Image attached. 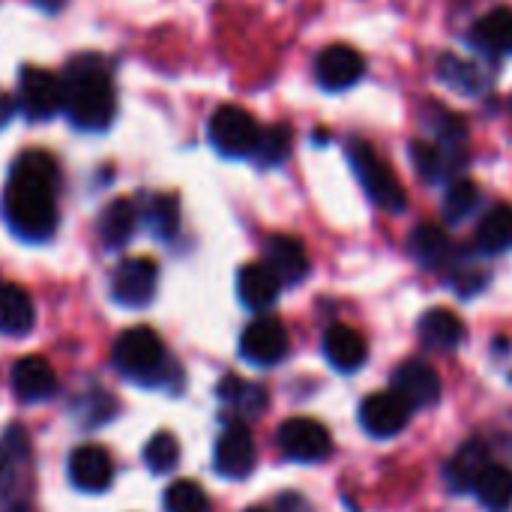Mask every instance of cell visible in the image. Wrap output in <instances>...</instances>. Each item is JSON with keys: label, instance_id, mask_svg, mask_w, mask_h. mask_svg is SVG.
<instances>
[{"label": "cell", "instance_id": "1", "mask_svg": "<svg viewBox=\"0 0 512 512\" xmlns=\"http://www.w3.org/2000/svg\"><path fill=\"white\" fill-rule=\"evenodd\" d=\"M3 219L27 243H45L57 231V162L42 150H27L12 162L3 189Z\"/></svg>", "mask_w": 512, "mask_h": 512}, {"label": "cell", "instance_id": "2", "mask_svg": "<svg viewBox=\"0 0 512 512\" xmlns=\"http://www.w3.org/2000/svg\"><path fill=\"white\" fill-rule=\"evenodd\" d=\"M63 111L84 132H102L111 126L117 99H114L111 69L99 54H78L66 63Z\"/></svg>", "mask_w": 512, "mask_h": 512}, {"label": "cell", "instance_id": "3", "mask_svg": "<svg viewBox=\"0 0 512 512\" xmlns=\"http://www.w3.org/2000/svg\"><path fill=\"white\" fill-rule=\"evenodd\" d=\"M165 345L150 327H132L114 342V366L141 384H165Z\"/></svg>", "mask_w": 512, "mask_h": 512}, {"label": "cell", "instance_id": "4", "mask_svg": "<svg viewBox=\"0 0 512 512\" xmlns=\"http://www.w3.org/2000/svg\"><path fill=\"white\" fill-rule=\"evenodd\" d=\"M351 156V168L360 180V186L366 189V195L387 213H402L408 204L405 186L396 177V171L384 162V156L369 144V141H354L348 147Z\"/></svg>", "mask_w": 512, "mask_h": 512}, {"label": "cell", "instance_id": "5", "mask_svg": "<svg viewBox=\"0 0 512 512\" xmlns=\"http://www.w3.org/2000/svg\"><path fill=\"white\" fill-rule=\"evenodd\" d=\"M261 138V126L240 105H222L210 117V141L222 156H252Z\"/></svg>", "mask_w": 512, "mask_h": 512}, {"label": "cell", "instance_id": "6", "mask_svg": "<svg viewBox=\"0 0 512 512\" xmlns=\"http://www.w3.org/2000/svg\"><path fill=\"white\" fill-rule=\"evenodd\" d=\"M159 267L150 258H126L111 273V300L123 309H144L153 303Z\"/></svg>", "mask_w": 512, "mask_h": 512}, {"label": "cell", "instance_id": "7", "mask_svg": "<svg viewBox=\"0 0 512 512\" xmlns=\"http://www.w3.org/2000/svg\"><path fill=\"white\" fill-rule=\"evenodd\" d=\"M18 108L27 120H51L57 111H63V78L27 66L18 75Z\"/></svg>", "mask_w": 512, "mask_h": 512}, {"label": "cell", "instance_id": "8", "mask_svg": "<svg viewBox=\"0 0 512 512\" xmlns=\"http://www.w3.org/2000/svg\"><path fill=\"white\" fill-rule=\"evenodd\" d=\"M279 450L294 462H324L333 450L327 426L309 417H291L276 432Z\"/></svg>", "mask_w": 512, "mask_h": 512}, {"label": "cell", "instance_id": "9", "mask_svg": "<svg viewBox=\"0 0 512 512\" xmlns=\"http://www.w3.org/2000/svg\"><path fill=\"white\" fill-rule=\"evenodd\" d=\"M291 348L288 330L279 318L261 315L240 336V357L252 366H276Z\"/></svg>", "mask_w": 512, "mask_h": 512}, {"label": "cell", "instance_id": "10", "mask_svg": "<svg viewBox=\"0 0 512 512\" xmlns=\"http://www.w3.org/2000/svg\"><path fill=\"white\" fill-rule=\"evenodd\" d=\"M411 411L414 408L396 390H381V393H372L369 399H363V405H360V426L372 438H393V435H399L408 426Z\"/></svg>", "mask_w": 512, "mask_h": 512}, {"label": "cell", "instance_id": "11", "mask_svg": "<svg viewBox=\"0 0 512 512\" xmlns=\"http://www.w3.org/2000/svg\"><path fill=\"white\" fill-rule=\"evenodd\" d=\"M366 72V60L357 48L351 45H330L318 54L315 60V75H318V84L330 93H339V90H348L354 87Z\"/></svg>", "mask_w": 512, "mask_h": 512}, {"label": "cell", "instance_id": "12", "mask_svg": "<svg viewBox=\"0 0 512 512\" xmlns=\"http://www.w3.org/2000/svg\"><path fill=\"white\" fill-rule=\"evenodd\" d=\"M213 465L228 480H243V477L252 474V468H255V441H252V432L243 423H231L219 435L216 450H213Z\"/></svg>", "mask_w": 512, "mask_h": 512}, {"label": "cell", "instance_id": "13", "mask_svg": "<svg viewBox=\"0 0 512 512\" xmlns=\"http://www.w3.org/2000/svg\"><path fill=\"white\" fill-rule=\"evenodd\" d=\"M9 384H12L15 399L24 405H39L57 393V375H54L51 363L42 357H21L12 366Z\"/></svg>", "mask_w": 512, "mask_h": 512}, {"label": "cell", "instance_id": "14", "mask_svg": "<svg viewBox=\"0 0 512 512\" xmlns=\"http://www.w3.org/2000/svg\"><path fill=\"white\" fill-rule=\"evenodd\" d=\"M393 390L411 405V408H432L441 399V378L429 363L408 360L393 375Z\"/></svg>", "mask_w": 512, "mask_h": 512}, {"label": "cell", "instance_id": "15", "mask_svg": "<svg viewBox=\"0 0 512 512\" xmlns=\"http://www.w3.org/2000/svg\"><path fill=\"white\" fill-rule=\"evenodd\" d=\"M69 480L78 492H105L114 480V462L102 447L84 444L69 456Z\"/></svg>", "mask_w": 512, "mask_h": 512}, {"label": "cell", "instance_id": "16", "mask_svg": "<svg viewBox=\"0 0 512 512\" xmlns=\"http://www.w3.org/2000/svg\"><path fill=\"white\" fill-rule=\"evenodd\" d=\"M264 264L279 276L282 285H294L309 273V255L306 246L297 237L276 234L264 243Z\"/></svg>", "mask_w": 512, "mask_h": 512}, {"label": "cell", "instance_id": "17", "mask_svg": "<svg viewBox=\"0 0 512 512\" xmlns=\"http://www.w3.org/2000/svg\"><path fill=\"white\" fill-rule=\"evenodd\" d=\"M366 339L360 330L348 327V324H333L324 333V357L330 360V366L336 372H357L366 363Z\"/></svg>", "mask_w": 512, "mask_h": 512}, {"label": "cell", "instance_id": "18", "mask_svg": "<svg viewBox=\"0 0 512 512\" xmlns=\"http://www.w3.org/2000/svg\"><path fill=\"white\" fill-rule=\"evenodd\" d=\"M279 291H282V282L264 261L246 264L237 273V294H240L246 309H255V312L270 309L279 300Z\"/></svg>", "mask_w": 512, "mask_h": 512}, {"label": "cell", "instance_id": "19", "mask_svg": "<svg viewBox=\"0 0 512 512\" xmlns=\"http://www.w3.org/2000/svg\"><path fill=\"white\" fill-rule=\"evenodd\" d=\"M471 42L489 54H512V9L498 6L471 27Z\"/></svg>", "mask_w": 512, "mask_h": 512}, {"label": "cell", "instance_id": "20", "mask_svg": "<svg viewBox=\"0 0 512 512\" xmlns=\"http://www.w3.org/2000/svg\"><path fill=\"white\" fill-rule=\"evenodd\" d=\"M33 300L24 288L3 282L0 285V333L3 336H27L33 330Z\"/></svg>", "mask_w": 512, "mask_h": 512}, {"label": "cell", "instance_id": "21", "mask_svg": "<svg viewBox=\"0 0 512 512\" xmlns=\"http://www.w3.org/2000/svg\"><path fill=\"white\" fill-rule=\"evenodd\" d=\"M138 228V210L132 201L117 198L99 216V237L108 249H123Z\"/></svg>", "mask_w": 512, "mask_h": 512}, {"label": "cell", "instance_id": "22", "mask_svg": "<svg viewBox=\"0 0 512 512\" xmlns=\"http://www.w3.org/2000/svg\"><path fill=\"white\" fill-rule=\"evenodd\" d=\"M420 339L432 351H453L465 339V324L450 309H432L420 321Z\"/></svg>", "mask_w": 512, "mask_h": 512}, {"label": "cell", "instance_id": "23", "mask_svg": "<svg viewBox=\"0 0 512 512\" xmlns=\"http://www.w3.org/2000/svg\"><path fill=\"white\" fill-rule=\"evenodd\" d=\"M408 249H411L414 261H420L423 267H441L453 255V243H450L447 231L441 225H432V222L411 231Z\"/></svg>", "mask_w": 512, "mask_h": 512}, {"label": "cell", "instance_id": "24", "mask_svg": "<svg viewBox=\"0 0 512 512\" xmlns=\"http://www.w3.org/2000/svg\"><path fill=\"white\" fill-rule=\"evenodd\" d=\"M489 468V450L483 444H465L456 459L447 465V483L456 489V492H474V483L480 480V474Z\"/></svg>", "mask_w": 512, "mask_h": 512}, {"label": "cell", "instance_id": "25", "mask_svg": "<svg viewBox=\"0 0 512 512\" xmlns=\"http://www.w3.org/2000/svg\"><path fill=\"white\" fill-rule=\"evenodd\" d=\"M477 246L483 252H507L512 249V204H495L477 225Z\"/></svg>", "mask_w": 512, "mask_h": 512}, {"label": "cell", "instance_id": "26", "mask_svg": "<svg viewBox=\"0 0 512 512\" xmlns=\"http://www.w3.org/2000/svg\"><path fill=\"white\" fill-rule=\"evenodd\" d=\"M474 495L489 512H507L512 507V471L504 465H489L474 483Z\"/></svg>", "mask_w": 512, "mask_h": 512}, {"label": "cell", "instance_id": "27", "mask_svg": "<svg viewBox=\"0 0 512 512\" xmlns=\"http://www.w3.org/2000/svg\"><path fill=\"white\" fill-rule=\"evenodd\" d=\"M141 219L159 240H171L180 228V204L174 195H153L147 198Z\"/></svg>", "mask_w": 512, "mask_h": 512}, {"label": "cell", "instance_id": "28", "mask_svg": "<svg viewBox=\"0 0 512 512\" xmlns=\"http://www.w3.org/2000/svg\"><path fill=\"white\" fill-rule=\"evenodd\" d=\"M219 399L228 402V405H234L240 414H258L267 405L264 390L255 387V384H249V381H243V378H237V375H228L219 384Z\"/></svg>", "mask_w": 512, "mask_h": 512}, {"label": "cell", "instance_id": "29", "mask_svg": "<svg viewBox=\"0 0 512 512\" xmlns=\"http://www.w3.org/2000/svg\"><path fill=\"white\" fill-rule=\"evenodd\" d=\"M438 75L456 87V90H465V93H480L483 84H486V75L477 63H468V60H459L453 54H447L441 63H438Z\"/></svg>", "mask_w": 512, "mask_h": 512}, {"label": "cell", "instance_id": "30", "mask_svg": "<svg viewBox=\"0 0 512 512\" xmlns=\"http://www.w3.org/2000/svg\"><path fill=\"white\" fill-rule=\"evenodd\" d=\"M165 512H210L207 492L192 480H177L165 489Z\"/></svg>", "mask_w": 512, "mask_h": 512}, {"label": "cell", "instance_id": "31", "mask_svg": "<svg viewBox=\"0 0 512 512\" xmlns=\"http://www.w3.org/2000/svg\"><path fill=\"white\" fill-rule=\"evenodd\" d=\"M180 462V444L171 432H159L147 441L144 447V465L153 471V474H168L174 471Z\"/></svg>", "mask_w": 512, "mask_h": 512}, {"label": "cell", "instance_id": "32", "mask_svg": "<svg viewBox=\"0 0 512 512\" xmlns=\"http://www.w3.org/2000/svg\"><path fill=\"white\" fill-rule=\"evenodd\" d=\"M480 204V189L474 180H456L447 195H444V216L447 222H462L468 219Z\"/></svg>", "mask_w": 512, "mask_h": 512}, {"label": "cell", "instance_id": "33", "mask_svg": "<svg viewBox=\"0 0 512 512\" xmlns=\"http://www.w3.org/2000/svg\"><path fill=\"white\" fill-rule=\"evenodd\" d=\"M117 411V402L105 390H90L75 402V417L81 426H105Z\"/></svg>", "mask_w": 512, "mask_h": 512}, {"label": "cell", "instance_id": "34", "mask_svg": "<svg viewBox=\"0 0 512 512\" xmlns=\"http://www.w3.org/2000/svg\"><path fill=\"white\" fill-rule=\"evenodd\" d=\"M288 153H291V129H288V126L261 129V138H258V147H255L252 156H255L264 168L279 165Z\"/></svg>", "mask_w": 512, "mask_h": 512}, {"label": "cell", "instance_id": "35", "mask_svg": "<svg viewBox=\"0 0 512 512\" xmlns=\"http://www.w3.org/2000/svg\"><path fill=\"white\" fill-rule=\"evenodd\" d=\"M411 159L417 165V171L426 177V180H441L447 177L450 165H447V153L441 144H429V141H414L411 144Z\"/></svg>", "mask_w": 512, "mask_h": 512}, {"label": "cell", "instance_id": "36", "mask_svg": "<svg viewBox=\"0 0 512 512\" xmlns=\"http://www.w3.org/2000/svg\"><path fill=\"white\" fill-rule=\"evenodd\" d=\"M15 108H18V102H15L9 93H3V90H0V129L15 117Z\"/></svg>", "mask_w": 512, "mask_h": 512}, {"label": "cell", "instance_id": "37", "mask_svg": "<svg viewBox=\"0 0 512 512\" xmlns=\"http://www.w3.org/2000/svg\"><path fill=\"white\" fill-rule=\"evenodd\" d=\"M39 9H45V12H60L63 6H66V0H33Z\"/></svg>", "mask_w": 512, "mask_h": 512}, {"label": "cell", "instance_id": "38", "mask_svg": "<svg viewBox=\"0 0 512 512\" xmlns=\"http://www.w3.org/2000/svg\"><path fill=\"white\" fill-rule=\"evenodd\" d=\"M246 512H267V510H246Z\"/></svg>", "mask_w": 512, "mask_h": 512}]
</instances>
